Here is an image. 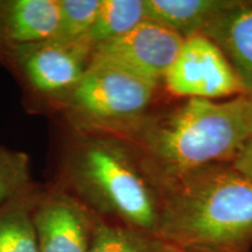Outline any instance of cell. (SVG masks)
<instances>
[{
	"instance_id": "6da1fadb",
	"label": "cell",
	"mask_w": 252,
	"mask_h": 252,
	"mask_svg": "<svg viewBox=\"0 0 252 252\" xmlns=\"http://www.w3.org/2000/svg\"><path fill=\"white\" fill-rule=\"evenodd\" d=\"M118 137L139 151L160 186L204 167L231 162L252 139L250 96L185 99L149 113Z\"/></svg>"
},
{
	"instance_id": "7a4b0ae2",
	"label": "cell",
	"mask_w": 252,
	"mask_h": 252,
	"mask_svg": "<svg viewBox=\"0 0 252 252\" xmlns=\"http://www.w3.org/2000/svg\"><path fill=\"white\" fill-rule=\"evenodd\" d=\"M159 188L158 242L182 252H250L252 180L231 163L204 167Z\"/></svg>"
},
{
	"instance_id": "3957f363",
	"label": "cell",
	"mask_w": 252,
	"mask_h": 252,
	"mask_svg": "<svg viewBox=\"0 0 252 252\" xmlns=\"http://www.w3.org/2000/svg\"><path fill=\"white\" fill-rule=\"evenodd\" d=\"M61 176L63 189L96 216L156 236L160 188L130 141L113 134L76 133L63 157Z\"/></svg>"
},
{
	"instance_id": "277c9868",
	"label": "cell",
	"mask_w": 252,
	"mask_h": 252,
	"mask_svg": "<svg viewBox=\"0 0 252 252\" xmlns=\"http://www.w3.org/2000/svg\"><path fill=\"white\" fill-rule=\"evenodd\" d=\"M159 83L94 54L83 77L60 104L76 133L122 135L150 113Z\"/></svg>"
},
{
	"instance_id": "5b68a950",
	"label": "cell",
	"mask_w": 252,
	"mask_h": 252,
	"mask_svg": "<svg viewBox=\"0 0 252 252\" xmlns=\"http://www.w3.org/2000/svg\"><path fill=\"white\" fill-rule=\"evenodd\" d=\"M94 52L88 41L62 42L50 37L15 49L6 61L34 93L61 104L80 83Z\"/></svg>"
},
{
	"instance_id": "8992f818",
	"label": "cell",
	"mask_w": 252,
	"mask_h": 252,
	"mask_svg": "<svg viewBox=\"0 0 252 252\" xmlns=\"http://www.w3.org/2000/svg\"><path fill=\"white\" fill-rule=\"evenodd\" d=\"M162 83L169 94L185 99L217 100L245 94L228 60L202 34L184 40Z\"/></svg>"
},
{
	"instance_id": "52a82bcc",
	"label": "cell",
	"mask_w": 252,
	"mask_h": 252,
	"mask_svg": "<svg viewBox=\"0 0 252 252\" xmlns=\"http://www.w3.org/2000/svg\"><path fill=\"white\" fill-rule=\"evenodd\" d=\"M97 216L65 189H56L33 206L39 252H88Z\"/></svg>"
},
{
	"instance_id": "ba28073f",
	"label": "cell",
	"mask_w": 252,
	"mask_h": 252,
	"mask_svg": "<svg viewBox=\"0 0 252 252\" xmlns=\"http://www.w3.org/2000/svg\"><path fill=\"white\" fill-rule=\"evenodd\" d=\"M184 40L174 32L145 20L126 35L97 47L94 53L160 84L175 61Z\"/></svg>"
},
{
	"instance_id": "9c48e42d",
	"label": "cell",
	"mask_w": 252,
	"mask_h": 252,
	"mask_svg": "<svg viewBox=\"0 0 252 252\" xmlns=\"http://www.w3.org/2000/svg\"><path fill=\"white\" fill-rule=\"evenodd\" d=\"M59 20V0H0V62L15 49L50 39Z\"/></svg>"
},
{
	"instance_id": "30bf717a",
	"label": "cell",
	"mask_w": 252,
	"mask_h": 252,
	"mask_svg": "<svg viewBox=\"0 0 252 252\" xmlns=\"http://www.w3.org/2000/svg\"><path fill=\"white\" fill-rule=\"evenodd\" d=\"M201 34L219 47L234 69L245 94L252 96V1L237 0Z\"/></svg>"
},
{
	"instance_id": "8fae6325",
	"label": "cell",
	"mask_w": 252,
	"mask_h": 252,
	"mask_svg": "<svg viewBox=\"0 0 252 252\" xmlns=\"http://www.w3.org/2000/svg\"><path fill=\"white\" fill-rule=\"evenodd\" d=\"M237 0H144L145 18L184 39L201 34Z\"/></svg>"
},
{
	"instance_id": "7c38bea8",
	"label": "cell",
	"mask_w": 252,
	"mask_h": 252,
	"mask_svg": "<svg viewBox=\"0 0 252 252\" xmlns=\"http://www.w3.org/2000/svg\"><path fill=\"white\" fill-rule=\"evenodd\" d=\"M145 20L144 0H100L87 41L96 49L126 35Z\"/></svg>"
},
{
	"instance_id": "4fadbf2b",
	"label": "cell",
	"mask_w": 252,
	"mask_h": 252,
	"mask_svg": "<svg viewBox=\"0 0 252 252\" xmlns=\"http://www.w3.org/2000/svg\"><path fill=\"white\" fill-rule=\"evenodd\" d=\"M33 193L0 207V252H39L33 223Z\"/></svg>"
},
{
	"instance_id": "5bb4252c",
	"label": "cell",
	"mask_w": 252,
	"mask_h": 252,
	"mask_svg": "<svg viewBox=\"0 0 252 252\" xmlns=\"http://www.w3.org/2000/svg\"><path fill=\"white\" fill-rule=\"evenodd\" d=\"M88 252H160L152 236L97 216Z\"/></svg>"
},
{
	"instance_id": "9a60e30c",
	"label": "cell",
	"mask_w": 252,
	"mask_h": 252,
	"mask_svg": "<svg viewBox=\"0 0 252 252\" xmlns=\"http://www.w3.org/2000/svg\"><path fill=\"white\" fill-rule=\"evenodd\" d=\"M100 0H59L58 27L52 39L62 42L87 41Z\"/></svg>"
},
{
	"instance_id": "2e32d148",
	"label": "cell",
	"mask_w": 252,
	"mask_h": 252,
	"mask_svg": "<svg viewBox=\"0 0 252 252\" xmlns=\"http://www.w3.org/2000/svg\"><path fill=\"white\" fill-rule=\"evenodd\" d=\"M32 193L30 157L0 145V207Z\"/></svg>"
},
{
	"instance_id": "e0dca14e",
	"label": "cell",
	"mask_w": 252,
	"mask_h": 252,
	"mask_svg": "<svg viewBox=\"0 0 252 252\" xmlns=\"http://www.w3.org/2000/svg\"><path fill=\"white\" fill-rule=\"evenodd\" d=\"M232 166L241 172L242 174L248 176L252 180V139L248 141L247 144L239 150V152L236 154L231 162Z\"/></svg>"
},
{
	"instance_id": "ac0fdd59",
	"label": "cell",
	"mask_w": 252,
	"mask_h": 252,
	"mask_svg": "<svg viewBox=\"0 0 252 252\" xmlns=\"http://www.w3.org/2000/svg\"><path fill=\"white\" fill-rule=\"evenodd\" d=\"M160 252H182V251H178V250H174V249L167 248V247H165V245H162L161 243H160Z\"/></svg>"
},
{
	"instance_id": "d6986e66",
	"label": "cell",
	"mask_w": 252,
	"mask_h": 252,
	"mask_svg": "<svg viewBox=\"0 0 252 252\" xmlns=\"http://www.w3.org/2000/svg\"><path fill=\"white\" fill-rule=\"evenodd\" d=\"M250 124H251V133H252V96H250Z\"/></svg>"
}]
</instances>
